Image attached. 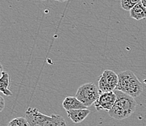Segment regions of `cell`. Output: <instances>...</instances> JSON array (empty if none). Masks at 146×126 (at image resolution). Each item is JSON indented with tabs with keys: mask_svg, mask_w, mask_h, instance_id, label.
Here are the masks:
<instances>
[{
	"mask_svg": "<svg viewBox=\"0 0 146 126\" xmlns=\"http://www.w3.org/2000/svg\"><path fill=\"white\" fill-rule=\"evenodd\" d=\"M116 95V101L113 107L108 112L110 117L121 120L130 117L136 110L137 103L135 98L118 90L114 91Z\"/></svg>",
	"mask_w": 146,
	"mask_h": 126,
	"instance_id": "cell-1",
	"label": "cell"
},
{
	"mask_svg": "<svg viewBox=\"0 0 146 126\" xmlns=\"http://www.w3.org/2000/svg\"><path fill=\"white\" fill-rule=\"evenodd\" d=\"M119 82L116 90L120 91L133 98L138 97L143 93V83L138 80L131 70H125L118 74Z\"/></svg>",
	"mask_w": 146,
	"mask_h": 126,
	"instance_id": "cell-2",
	"label": "cell"
},
{
	"mask_svg": "<svg viewBox=\"0 0 146 126\" xmlns=\"http://www.w3.org/2000/svg\"><path fill=\"white\" fill-rule=\"evenodd\" d=\"M100 96V90L93 83H84L78 88L76 94V97L87 107L95 104Z\"/></svg>",
	"mask_w": 146,
	"mask_h": 126,
	"instance_id": "cell-3",
	"label": "cell"
},
{
	"mask_svg": "<svg viewBox=\"0 0 146 126\" xmlns=\"http://www.w3.org/2000/svg\"><path fill=\"white\" fill-rule=\"evenodd\" d=\"M118 82V74L111 70H106L103 71L98 78V85L100 94L115 91Z\"/></svg>",
	"mask_w": 146,
	"mask_h": 126,
	"instance_id": "cell-4",
	"label": "cell"
},
{
	"mask_svg": "<svg viewBox=\"0 0 146 126\" xmlns=\"http://www.w3.org/2000/svg\"><path fill=\"white\" fill-rule=\"evenodd\" d=\"M116 101V95L114 91L100 94V96L95 102V107L98 111L106 110L109 112Z\"/></svg>",
	"mask_w": 146,
	"mask_h": 126,
	"instance_id": "cell-5",
	"label": "cell"
},
{
	"mask_svg": "<svg viewBox=\"0 0 146 126\" xmlns=\"http://www.w3.org/2000/svg\"><path fill=\"white\" fill-rule=\"evenodd\" d=\"M37 115L43 126H68L64 118L60 115L52 114L46 115L42 113L39 110H37Z\"/></svg>",
	"mask_w": 146,
	"mask_h": 126,
	"instance_id": "cell-6",
	"label": "cell"
},
{
	"mask_svg": "<svg viewBox=\"0 0 146 126\" xmlns=\"http://www.w3.org/2000/svg\"><path fill=\"white\" fill-rule=\"evenodd\" d=\"M68 118H70L74 123H82L90 114L91 111L88 109H79L66 111Z\"/></svg>",
	"mask_w": 146,
	"mask_h": 126,
	"instance_id": "cell-7",
	"label": "cell"
},
{
	"mask_svg": "<svg viewBox=\"0 0 146 126\" xmlns=\"http://www.w3.org/2000/svg\"><path fill=\"white\" fill-rule=\"evenodd\" d=\"M63 107L66 111L79 109H87L76 96H67L63 102Z\"/></svg>",
	"mask_w": 146,
	"mask_h": 126,
	"instance_id": "cell-8",
	"label": "cell"
},
{
	"mask_svg": "<svg viewBox=\"0 0 146 126\" xmlns=\"http://www.w3.org/2000/svg\"><path fill=\"white\" fill-rule=\"evenodd\" d=\"M37 108L29 107L26 112V118L29 122V126H43L39 117L37 115Z\"/></svg>",
	"mask_w": 146,
	"mask_h": 126,
	"instance_id": "cell-9",
	"label": "cell"
},
{
	"mask_svg": "<svg viewBox=\"0 0 146 126\" xmlns=\"http://www.w3.org/2000/svg\"><path fill=\"white\" fill-rule=\"evenodd\" d=\"M130 17L136 20L145 19L146 18V7L141 3H138L129 11Z\"/></svg>",
	"mask_w": 146,
	"mask_h": 126,
	"instance_id": "cell-10",
	"label": "cell"
},
{
	"mask_svg": "<svg viewBox=\"0 0 146 126\" xmlns=\"http://www.w3.org/2000/svg\"><path fill=\"white\" fill-rule=\"evenodd\" d=\"M10 85V75L5 71L1 73V79H0V91H2L6 96H12L13 93L9 89V86Z\"/></svg>",
	"mask_w": 146,
	"mask_h": 126,
	"instance_id": "cell-11",
	"label": "cell"
},
{
	"mask_svg": "<svg viewBox=\"0 0 146 126\" xmlns=\"http://www.w3.org/2000/svg\"><path fill=\"white\" fill-rule=\"evenodd\" d=\"M140 2L141 0H121V6L123 10L130 11L135 5Z\"/></svg>",
	"mask_w": 146,
	"mask_h": 126,
	"instance_id": "cell-12",
	"label": "cell"
},
{
	"mask_svg": "<svg viewBox=\"0 0 146 126\" xmlns=\"http://www.w3.org/2000/svg\"><path fill=\"white\" fill-rule=\"evenodd\" d=\"M7 126H29V124L26 117H20L10 120Z\"/></svg>",
	"mask_w": 146,
	"mask_h": 126,
	"instance_id": "cell-13",
	"label": "cell"
},
{
	"mask_svg": "<svg viewBox=\"0 0 146 126\" xmlns=\"http://www.w3.org/2000/svg\"><path fill=\"white\" fill-rule=\"evenodd\" d=\"M5 107V99L2 96H0V111L2 112Z\"/></svg>",
	"mask_w": 146,
	"mask_h": 126,
	"instance_id": "cell-14",
	"label": "cell"
},
{
	"mask_svg": "<svg viewBox=\"0 0 146 126\" xmlns=\"http://www.w3.org/2000/svg\"><path fill=\"white\" fill-rule=\"evenodd\" d=\"M141 3L143 4L145 7H146V0H141Z\"/></svg>",
	"mask_w": 146,
	"mask_h": 126,
	"instance_id": "cell-15",
	"label": "cell"
},
{
	"mask_svg": "<svg viewBox=\"0 0 146 126\" xmlns=\"http://www.w3.org/2000/svg\"><path fill=\"white\" fill-rule=\"evenodd\" d=\"M55 1L59 2H66V1H68V0H55Z\"/></svg>",
	"mask_w": 146,
	"mask_h": 126,
	"instance_id": "cell-16",
	"label": "cell"
}]
</instances>
